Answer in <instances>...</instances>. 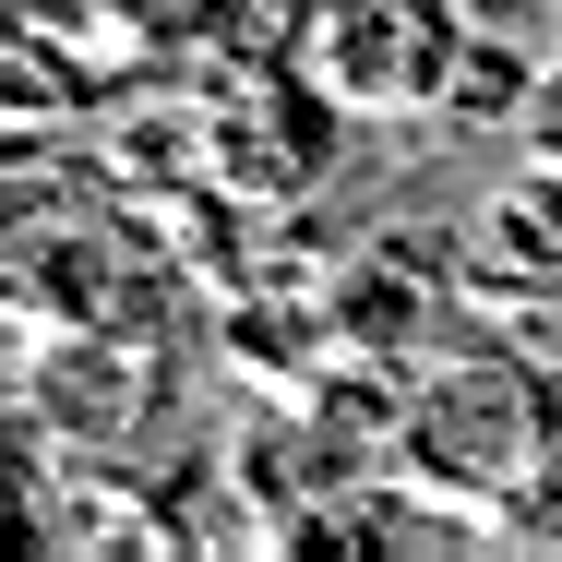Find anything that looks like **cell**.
Instances as JSON below:
<instances>
[{"mask_svg":"<svg viewBox=\"0 0 562 562\" xmlns=\"http://www.w3.org/2000/svg\"><path fill=\"white\" fill-rule=\"evenodd\" d=\"M551 419H562V395L515 347H431L407 407H395V454H407L395 479H419L443 503H503L515 515L539 454H551Z\"/></svg>","mask_w":562,"mask_h":562,"instance_id":"cell-1","label":"cell"},{"mask_svg":"<svg viewBox=\"0 0 562 562\" xmlns=\"http://www.w3.org/2000/svg\"><path fill=\"white\" fill-rule=\"evenodd\" d=\"M454 60H467V36L443 0H324L312 12L324 109H443Z\"/></svg>","mask_w":562,"mask_h":562,"instance_id":"cell-2","label":"cell"},{"mask_svg":"<svg viewBox=\"0 0 562 562\" xmlns=\"http://www.w3.org/2000/svg\"><path fill=\"white\" fill-rule=\"evenodd\" d=\"M454 276H467V300H503V312L562 300V156H515L454 216Z\"/></svg>","mask_w":562,"mask_h":562,"instance_id":"cell-3","label":"cell"},{"mask_svg":"<svg viewBox=\"0 0 562 562\" xmlns=\"http://www.w3.org/2000/svg\"><path fill=\"white\" fill-rule=\"evenodd\" d=\"M144 395H156V359L120 324H36V371H24V419L36 431L109 454V443H132Z\"/></svg>","mask_w":562,"mask_h":562,"instance_id":"cell-4","label":"cell"},{"mask_svg":"<svg viewBox=\"0 0 562 562\" xmlns=\"http://www.w3.org/2000/svg\"><path fill=\"white\" fill-rule=\"evenodd\" d=\"M515 144H527V156H562V60L527 85V109H515Z\"/></svg>","mask_w":562,"mask_h":562,"instance_id":"cell-5","label":"cell"}]
</instances>
